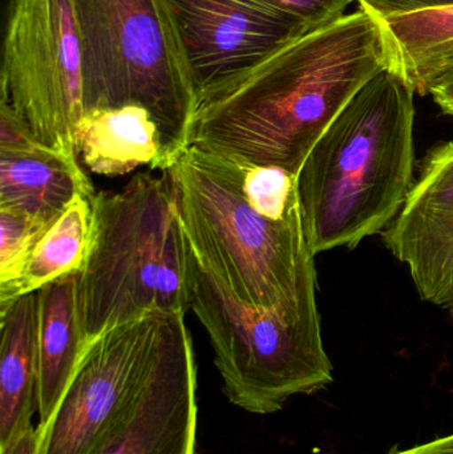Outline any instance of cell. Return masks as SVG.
I'll use <instances>...</instances> for the list:
<instances>
[{
    "instance_id": "obj_1",
    "label": "cell",
    "mask_w": 453,
    "mask_h": 454,
    "mask_svg": "<svg viewBox=\"0 0 453 454\" xmlns=\"http://www.w3.org/2000/svg\"><path fill=\"white\" fill-rule=\"evenodd\" d=\"M393 63L382 20L366 10L306 27L199 90L189 145L297 177L348 101Z\"/></svg>"
},
{
    "instance_id": "obj_2",
    "label": "cell",
    "mask_w": 453,
    "mask_h": 454,
    "mask_svg": "<svg viewBox=\"0 0 453 454\" xmlns=\"http://www.w3.org/2000/svg\"><path fill=\"white\" fill-rule=\"evenodd\" d=\"M414 88L401 72L372 77L316 141L297 176L309 250L354 248L382 232L414 185Z\"/></svg>"
},
{
    "instance_id": "obj_3",
    "label": "cell",
    "mask_w": 453,
    "mask_h": 454,
    "mask_svg": "<svg viewBox=\"0 0 453 454\" xmlns=\"http://www.w3.org/2000/svg\"><path fill=\"white\" fill-rule=\"evenodd\" d=\"M194 255L164 175L138 173L92 200L87 255L77 271L85 346L117 325L191 309Z\"/></svg>"
},
{
    "instance_id": "obj_4",
    "label": "cell",
    "mask_w": 453,
    "mask_h": 454,
    "mask_svg": "<svg viewBox=\"0 0 453 454\" xmlns=\"http://www.w3.org/2000/svg\"><path fill=\"white\" fill-rule=\"evenodd\" d=\"M162 173L194 258L236 301L277 309L300 296L316 271L302 215H260L217 159L193 145Z\"/></svg>"
},
{
    "instance_id": "obj_5",
    "label": "cell",
    "mask_w": 453,
    "mask_h": 454,
    "mask_svg": "<svg viewBox=\"0 0 453 454\" xmlns=\"http://www.w3.org/2000/svg\"><path fill=\"white\" fill-rule=\"evenodd\" d=\"M85 112L140 106L173 156L189 145L199 88L170 0H72ZM84 112V114H85Z\"/></svg>"
},
{
    "instance_id": "obj_6",
    "label": "cell",
    "mask_w": 453,
    "mask_h": 454,
    "mask_svg": "<svg viewBox=\"0 0 453 454\" xmlns=\"http://www.w3.org/2000/svg\"><path fill=\"white\" fill-rule=\"evenodd\" d=\"M191 309L215 349L223 394L236 407L270 415L293 396L316 394L332 383L316 271L289 306L258 309L236 301L194 258Z\"/></svg>"
},
{
    "instance_id": "obj_7",
    "label": "cell",
    "mask_w": 453,
    "mask_h": 454,
    "mask_svg": "<svg viewBox=\"0 0 453 454\" xmlns=\"http://www.w3.org/2000/svg\"><path fill=\"white\" fill-rule=\"evenodd\" d=\"M2 100L43 145L77 154L76 130L85 112L84 76L72 0H10Z\"/></svg>"
},
{
    "instance_id": "obj_8",
    "label": "cell",
    "mask_w": 453,
    "mask_h": 454,
    "mask_svg": "<svg viewBox=\"0 0 453 454\" xmlns=\"http://www.w3.org/2000/svg\"><path fill=\"white\" fill-rule=\"evenodd\" d=\"M185 315L153 314L90 341L42 431L40 454H90L140 394Z\"/></svg>"
},
{
    "instance_id": "obj_9",
    "label": "cell",
    "mask_w": 453,
    "mask_h": 454,
    "mask_svg": "<svg viewBox=\"0 0 453 454\" xmlns=\"http://www.w3.org/2000/svg\"><path fill=\"white\" fill-rule=\"evenodd\" d=\"M197 367L181 322L140 394L117 416L90 454H194Z\"/></svg>"
},
{
    "instance_id": "obj_10",
    "label": "cell",
    "mask_w": 453,
    "mask_h": 454,
    "mask_svg": "<svg viewBox=\"0 0 453 454\" xmlns=\"http://www.w3.org/2000/svg\"><path fill=\"white\" fill-rule=\"evenodd\" d=\"M383 242L418 293L453 317V140L433 146Z\"/></svg>"
},
{
    "instance_id": "obj_11",
    "label": "cell",
    "mask_w": 453,
    "mask_h": 454,
    "mask_svg": "<svg viewBox=\"0 0 453 454\" xmlns=\"http://www.w3.org/2000/svg\"><path fill=\"white\" fill-rule=\"evenodd\" d=\"M199 90L254 64L309 27L257 0H170Z\"/></svg>"
},
{
    "instance_id": "obj_12",
    "label": "cell",
    "mask_w": 453,
    "mask_h": 454,
    "mask_svg": "<svg viewBox=\"0 0 453 454\" xmlns=\"http://www.w3.org/2000/svg\"><path fill=\"white\" fill-rule=\"evenodd\" d=\"M95 194L77 154L43 145L15 112H2L0 207L56 223L74 200Z\"/></svg>"
},
{
    "instance_id": "obj_13",
    "label": "cell",
    "mask_w": 453,
    "mask_h": 454,
    "mask_svg": "<svg viewBox=\"0 0 453 454\" xmlns=\"http://www.w3.org/2000/svg\"><path fill=\"white\" fill-rule=\"evenodd\" d=\"M76 152L90 172L106 177L140 167L164 172L175 159L156 120L133 104L85 112L76 130Z\"/></svg>"
},
{
    "instance_id": "obj_14",
    "label": "cell",
    "mask_w": 453,
    "mask_h": 454,
    "mask_svg": "<svg viewBox=\"0 0 453 454\" xmlns=\"http://www.w3.org/2000/svg\"><path fill=\"white\" fill-rule=\"evenodd\" d=\"M36 301L37 412L39 426L44 427L60 404L87 348L77 311V272L43 286L36 291Z\"/></svg>"
},
{
    "instance_id": "obj_15",
    "label": "cell",
    "mask_w": 453,
    "mask_h": 454,
    "mask_svg": "<svg viewBox=\"0 0 453 454\" xmlns=\"http://www.w3.org/2000/svg\"><path fill=\"white\" fill-rule=\"evenodd\" d=\"M0 450L31 428L37 410V301L27 294L0 307Z\"/></svg>"
},
{
    "instance_id": "obj_16",
    "label": "cell",
    "mask_w": 453,
    "mask_h": 454,
    "mask_svg": "<svg viewBox=\"0 0 453 454\" xmlns=\"http://www.w3.org/2000/svg\"><path fill=\"white\" fill-rule=\"evenodd\" d=\"M90 226L92 200L79 197L37 243L18 279L0 288V307L80 271L90 245Z\"/></svg>"
},
{
    "instance_id": "obj_17",
    "label": "cell",
    "mask_w": 453,
    "mask_h": 454,
    "mask_svg": "<svg viewBox=\"0 0 453 454\" xmlns=\"http://www.w3.org/2000/svg\"><path fill=\"white\" fill-rule=\"evenodd\" d=\"M213 156L260 215L274 221L289 220L301 215L295 176L281 168L261 167L218 154Z\"/></svg>"
},
{
    "instance_id": "obj_18",
    "label": "cell",
    "mask_w": 453,
    "mask_h": 454,
    "mask_svg": "<svg viewBox=\"0 0 453 454\" xmlns=\"http://www.w3.org/2000/svg\"><path fill=\"white\" fill-rule=\"evenodd\" d=\"M55 223L0 207V288L18 279L45 232Z\"/></svg>"
},
{
    "instance_id": "obj_19",
    "label": "cell",
    "mask_w": 453,
    "mask_h": 454,
    "mask_svg": "<svg viewBox=\"0 0 453 454\" xmlns=\"http://www.w3.org/2000/svg\"><path fill=\"white\" fill-rule=\"evenodd\" d=\"M281 11L311 28L324 26L345 16L348 5L355 0H257Z\"/></svg>"
},
{
    "instance_id": "obj_20",
    "label": "cell",
    "mask_w": 453,
    "mask_h": 454,
    "mask_svg": "<svg viewBox=\"0 0 453 454\" xmlns=\"http://www.w3.org/2000/svg\"><path fill=\"white\" fill-rule=\"evenodd\" d=\"M359 8L378 19L407 15L419 11L433 10L453 5V0H355Z\"/></svg>"
},
{
    "instance_id": "obj_21",
    "label": "cell",
    "mask_w": 453,
    "mask_h": 454,
    "mask_svg": "<svg viewBox=\"0 0 453 454\" xmlns=\"http://www.w3.org/2000/svg\"><path fill=\"white\" fill-rule=\"evenodd\" d=\"M427 93L433 96V101L444 114L453 117V71L433 80Z\"/></svg>"
},
{
    "instance_id": "obj_22",
    "label": "cell",
    "mask_w": 453,
    "mask_h": 454,
    "mask_svg": "<svg viewBox=\"0 0 453 454\" xmlns=\"http://www.w3.org/2000/svg\"><path fill=\"white\" fill-rule=\"evenodd\" d=\"M42 448V431L39 427L27 429L16 437L11 444L0 450V454H40Z\"/></svg>"
},
{
    "instance_id": "obj_23",
    "label": "cell",
    "mask_w": 453,
    "mask_h": 454,
    "mask_svg": "<svg viewBox=\"0 0 453 454\" xmlns=\"http://www.w3.org/2000/svg\"><path fill=\"white\" fill-rule=\"evenodd\" d=\"M391 454H453V434Z\"/></svg>"
}]
</instances>
